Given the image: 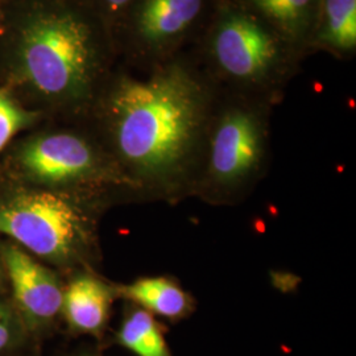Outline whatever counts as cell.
Listing matches in <instances>:
<instances>
[{
  "label": "cell",
  "instance_id": "15",
  "mask_svg": "<svg viewBox=\"0 0 356 356\" xmlns=\"http://www.w3.org/2000/svg\"><path fill=\"white\" fill-rule=\"evenodd\" d=\"M24 330L23 321L15 307L0 300V354L17 343Z\"/></svg>",
  "mask_w": 356,
  "mask_h": 356
},
{
  "label": "cell",
  "instance_id": "4",
  "mask_svg": "<svg viewBox=\"0 0 356 356\" xmlns=\"http://www.w3.org/2000/svg\"><path fill=\"white\" fill-rule=\"evenodd\" d=\"M273 107L266 101L218 91L191 197L209 204H234L254 191L270 160Z\"/></svg>",
  "mask_w": 356,
  "mask_h": 356
},
{
  "label": "cell",
  "instance_id": "12",
  "mask_svg": "<svg viewBox=\"0 0 356 356\" xmlns=\"http://www.w3.org/2000/svg\"><path fill=\"white\" fill-rule=\"evenodd\" d=\"M309 54L319 0H236Z\"/></svg>",
  "mask_w": 356,
  "mask_h": 356
},
{
  "label": "cell",
  "instance_id": "6",
  "mask_svg": "<svg viewBox=\"0 0 356 356\" xmlns=\"http://www.w3.org/2000/svg\"><path fill=\"white\" fill-rule=\"evenodd\" d=\"M220 0H135L111 35L116 58L148 72L191 51Z\"/></svg>",
  "mask_w": 356,
  "mask_h": 356
},
{
  "label": "cell",
  "instance_id": "1",
  "mask_svg": "<svg viewBox=\"0 0 356 356\" xmlns=\"http://www.w3.org/2000/svg\"><path fill=\"white\" fill-rule=\"evenodd\" d=\"M218 91L191 51L148 72L113 70L88 115L131 194L191 197Z\"/></svg>",
  "mask_w": 356,
  "mask_h": 356
},
{
  "label": "cell",
  "instance_id": "11",
  "mask_svg": "<svg viewBox=\"0 0 356 356\" xmlns=\"http://www.w3.org/2000/svg\"><path fill=\"white\" fill-rule=\"evenodd\" d=\"M115 291L129 304L170 322L189 317L195 306L193 296L169 276L140 277L129 284L115 285Z\"/></svg>",
  "mask_w": 356,
  "mask_h": 356
},
{
  "label": "cell",
  "instance_id": "18",
  "mask_svg": "<svg viewBox=\"0 0 356 356\" xmlns=\"http://www.w3.org/2000/svg\"><path fill=\"white\" fill-rule=\"evenodd\" d=\"M76 356H98V355H95V354H88V353H86V354H79V355H76Z\"/></svg>",
  "mask_w": 356,
  "mask_h": 356
},
{
  "label": "cell",
  "instance_id": "2",
  "mask_svg": "<svg viewBox=\"0 0 356 356\" xmlns=\"http://www.w3.org/2000/svg\"><path fill=\"white\" fill-rule=\"evenodd\" d=\"M13 76L38 99L88 115L116 60L113 35L86 0H36L15 28Z\"/></svg>",
  "mask_w": 356,
  "mask_h": 356
},
{
  "label": "cell",
  "instance_id": "10",
  "mask_svg": "<svg viewBox=\"0 0 356 356\" xmlns=\"http://www.w3.org/2000/svg\"><path fill=\"white\" fill-rule=\"evenodd\" d=\"M323 51L341 61L356 56V0H319L309 54Z\"/></svg>",
  "mask_w": 356,
  "mask_h": 356
},
{
  "label": "cell",
  "instance_id": "13",
  "mask_svg": "<svg viewBox=\"0 0 356 356\" xmlns=\"http://www.w3.org/2000/svg\"><path fill=\"white\" fill-rule=\"evenodd\" d=\"M116 342L136 356H172L159 322L139 306H128Z\"/></svg>",
  "mask_w": 356,
  "mask_h": 356
},
{
  "label": "cell",
  "instance_id": "3",
  "mask_svg": "<svg viewBox=\"0 0 356 356\" xmlns=\"http://www.w3.org/2000/svg\"><path fill=\"white\" fill-rule=\"evenodd\" d=\"M189 51L218 89L273 106L307 57L236 0H220Z\"/></svg>",
  "mask_w": 356,
  "mask_h": 356
},
{
  "label": "cell",
  "instance_id": "17",
  "mask_svg": "<svg viewBox=\"0 0 356 356\" xmlns=\"http://www.w3.org/2000/svg\"><path fill=\"white\" fill-rule=\"evenodd\" d=\"M4 276H6V272H4V268H3V264L0 263V286L3 285V281H4Z\"/></svg>",
  "mask_w": 356,
  "mask_h": 356
},
{
  "label": "cell",
  "instance_id": "7",
  "mask_svg": "<svg viewBox=\"0 0 356 356\" xmlns=\"http://www.w3.org/2000/svg\"><path fill=\"white\" fill-rule=\"evenodd\" d=\"M15 161L22 176L40 188L131 193L127 179L94 132L40 134L19 147Z\"/></svg>",
  "mask_w": 356,
  "mask_h": 356
},
{
  "label": "cell",
  "instance_id": "14",
  "mask_svg": "<svg viewBox=\"0 0 356 356\" xmlns=\"http://www.w3.org/2000/svg\"><path fill=\"white\" fill-rule=\"evenodd\" d=\"M36 118L38 114L26 111L7 92L0 91V152L20 129L32 124Z\"/></svg>",
  "mask_w": 356,
  "mask_h": 356
},
{
  "label": "cell",
  "instance_id": "16",
  "mask_svg": "<svg viewBox=\"0 0 356 356\" xmlns=\"http://www.w3.org/2000/svg\"><path fill=\"white\" fill-rule=\"evenodd\" d=\"M92 10L101 16L104 24L113 31L118 20L124 15L135 0H86Z\"/></svg>",
  "mask_w": 356,
  "mask_h": 356
},
{
  "label": "cell",
  "instance_id": "8",
  "mask_svg": "<svg viewBox=\"0 0 356 356\" xmlns=\"http://www.w3.org/2000/svg\"><path fill=\"white\" fill-rule=\"evenodd\" d=\"M1 264L13 285V307L26 330L49 327L63 307L64 286L57 275L13 244L1 248Z\"/></svg>",
  "mask_w": 356,
  "mask_h": 356
},
{
  "label": "cell",
  "instance_id": "9",
  "mask_svg": "<svg viewBox=\"0 0 356 356\" xmlns=\"http://www.w3.org/2000/svg\"><path fill=\"white\" fill-rule=\"evenodd\" d=\"M116 297L115 285L82 270L64 286L61 314L73 332L99 337L107 326Z\"/></svg>",
  "mask_w": 356,
  "mask_h": 356
},
{
  "label": "cell",
  "instance_id": "5",
  "mask_svg": "<svg viewBox=\"0 0 356 356\" xmlns=\"http://www.w3.org/2000/svg\"><path fill=\"white\" fill-rule=\"evenodd\" d=\"M98 191L22 189L0 197V234L57 267H86L98 250Z\"/></svg>",
  "mask_w": 356,
  "mask_h": 356
}]
</instances>
